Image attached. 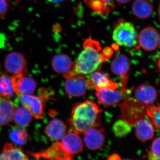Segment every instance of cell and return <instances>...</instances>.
Here are the masks:
<instances>
[{
	"label": "cell",
	"mask_w": 160,
	"mask_h": 160,
	"mask_svg": "<svg viewBox=\"0 0 160 160\" xmlns=\"http://www.w3.org/2000/svg\"><path fill=\"white\" fill-rule=\"evenodd\" d=\"M101 111L97 105L90 100L75 104L69 120L71 129L78 134H84L90 128L99 126Z\"/></svg>",
	"instance_id": "6da1fadb"
},
{
	"label": "cell",
	"mask_w": 160,
	"mask_h": 160,
	"mask_svg": "<svg viewBox=\"0 0 160 160\" xmlns=\"http://www.w3.org/2000/svg\"><path fill=\"white\" fill-rule=\"evenodd\" d=\"M100 49L101 47L98 42L93 40H87L84 44V49L74 62L72 75H86L99 69L107 59L102 53H100Z\"/></svg>",
	"instance_id": "7a4b0ae2"
},
{
	"label": "cell",
	"mask_w": 160,
	"mask_h": 160,
	"mask_svg": "<svg viewBox=\"0 0 160 160\" xmlns=\"http://www.w3.org/2000/svg\"><path fill=\"white\" fill-rule=\"evenodd\" d=\"M122 118L132 127L142 119L147 118V106L132 98H127L119 104Z\"/></svg>",
	"instance_id": "3957f363"
},
{
	"label": "cell",
	"mask_w": 160,
	"mask_h": 160,
	"mask_svg": "<svg viewBox=\"0 0 160 160\" xmlns=\"http://www.w3.org/2000/svg\"><path fill=\"white\" fill-rule=\"evenodd\" d=\"M112 38L120 46L132 48L138 42L137 32L132 23L121 22L116 26L112 33Z\"/></svg>",
	"instance_id": "277c9868"
},
{
	"label": "cell",
	"mask_w": 160,
	"mask_h": 160,
	"mask_svg": "<svg viewBox=\"0 0 160 160\" xmlns=\"http://www.w3.org/2000/svg\"><path fill=\"white\" fill-rule=\"evenodd\" d=\"M95 90L96 91V95L99 104L105 107L119 103L121 101L129 98L131 92L129 89L122 90L103 88H99Z\"/></svg>",
	"instance_id": "5b68a950"
},
{
	"label": "cell",
	"mask_w": 160,
	"mask_h": 160,
	"mask_svg": "<svg viewBox=\"0 0 160 160\" xmlns=\"http://www.w3.org/2000/svg\"><path fill=\"white\" fill-rule=\"evenodd\" d=\"M37 160H73L72 156L63 148L61 143L56 141L50 147L44 151L28 152Z\"/></svg>",
	"instance_id": "8992f818"
},
{
	"label": "cell",
	"mask_w": 160,
	"mask_h": 160,
	"mask_svg": "<svg viewBox=\"0 0 160 160\" xmlns=\"http://www.w3.org/2000/svg\"><path fill=\"white\" fill-rule=\"evenodd\" d=\"M130 68L129 59L125 55L118 54L112 60L111 64V69L114 74L120 78L121 89L126 90L128 80V73Z\"/></svg>",
	"instance_id": "52a82bcc"
},
{
	"label": "cell",
	"mask_w": 160,
	"mask_h": 160,
	"mask_svg": "<svg viewBox=\"0 0 160 160\" xmlns=\"http://www.w3.org/2000/svg\"><path fill=\"white\" fill-rule=\"evenodd\" d=\"M66 78L64 87L68 95L80 97L86 94L87 89L86 75L75 74Z\"/></svg>",
	"instance_id": "ba28073f"
},
{
	"label": "cell",
	"mask_w": 160,
	"mask_h": 160,
	"mask_svg": "<svg viewBox=\"0 0 160 160\" xmlns=\"http://www.w3.org/2000/svg\"><path fill=\"white\" fill-rule=\"evenodd\" d=\"M138 41L140 46L144 50L153 51L159 46L160 34L157 29L152 26H148L141 31Z\"/></svg>",
	"instance_id": "9c48e42d"
},
{
	"label": "cell",
	"mask_w": 160,
	"mask_h": 160,
	"mask_svg": "<svg viewBox=\"0 0 160 160\" xmlns=\"http://www.w3.org/2000/svg\"><path fill=\"white\" fill-rule=\"evenodd\" d=\"M18 96L20 102L28 110L32 116L38 119L42 118L44 107L42 98L32 95L20 94Z\"/></svg>",
	"instance_id": "30bf717a"
},
{
	"label": "cell",
	"mask_w": 160,
	"mask_h": 160,
	"mask_svg": "<svg viewBox=\"0 0 160 160\" xmlns=\"http://www.w3.org/2000/svg\"><path fill=\"white\" fill-rule=\"evenodd\" d=\"M12 89L17 94L32 95L36 88V83L33 79L24 77V74H13L11 78Z\"/></svg>",
	"instance_id": "8fae6325"
},
{
	"label": "cell",
	"mask_w": 160,
	"mask_h": 160,
	"mask_svg": "<svg viewBox=\"0 0 160 160\" xmlns=\"http://www.w3.org/2000/svg\"><path fill=\"white\" fill-rule=\"evenodd\" d=\"M27 61L24 56L19 52H13L7 55L5 66L7 71L13 74L27 72Z\"/></svg>",
	"instance_id": "7c38bea8"
},
{
	"label": "cell",
	"mask_w": 160,
	"mask_h": 160,
	"mask_svg": "<svg viewBox=\"0 0 160 160\" xmlns=\"http://www.w3.org/2000/svg\"><path fill=\"white\" fill-rule=\"evenodd\" d=\"M78 134L71 129L64 136L60 142L63 148L72 155L78 154L83 150L82 141Z\"/></svg>",
	"instance_id": "4fadbf2b"
},
{
	"label": "cell",
	"mask_w": 160,
	"mask_h": 160,
	"mask_svg": "<svg viewBox=\"0 0 160 160\" xmlns=\"http://www.w3.org/2000/svg\"><path fill=\"white\" fill-rule=\"evenodd\" d=\"M51 64L55 71L58 73L63 74L65 78L73 74L74 62L67 55H56L52 60Z\"/></svg>",
	"instance_id": "5bb4252c"
},
{
	"label": "cell",
	"mask_w": 160,
	"mask_h": 160,
	"mask_svg": "<svg viewBox=\"0 0 160 160\" xmlns=\"http://www.w3.org/2000/svg\"><path fill=\"white\" fill-rule=\"evenodd\" d=\"M104 132V129L92 127L84 132V141L88 149L95 150L102 147L105 141Z\"/></svg>",
	"instance_id": "9a60e30c"
},
{
	"label": "cell",
	"mask_w": 160,
	"mask_h": 160,
	"mask_svg": "<svg viewBox=\"0 0 160 160\" xmlns=\"http://www.w3.org/2000/svg\"><path fill=\"white\" fill-rule=\"evenodd\" d=\"M134 96L136 99L146 106H149L154 104L156 101L158 92L149 84H142L136 88Z\"/></svg>",
	"instance_id": "2e32d148"
},
{
	"label": "cell",
	"mask_w": 160,
	"mask_h": 160,
	"mask_svg": "<svg viewBox=\"0 0 160 160\" xmlns=\"http://www.w3.org/2000/svg\"><path fill=\"white\" fill-rule=\"evenodd\" d=\"M15 108L10 97L0 95V126L9 124Z\"/></svg>",
	"instance_id": "e0dca14e"
},
{
	"label": "cell",
	"mask_w": 160,
	"mask_h": 160,
	"mask_svg": "<svg viewBox=\"0 0 160 160\" xmlns=\"http://www.w3.org/2000/svg\"><path fill=\"white\" fill-rule=\"evenodd\" d=\"M86 86L89 89H95L103 88L116 89L118 86L117 83L111 81L106 75L98 71L94 72L90 78L86 81Z\"/></svg>",
	"instance_id": "ac0fdd59"
},
{
	"label": "cell",
	"mask_w": 160,
	"mask_h": 160,
	"mask_svg": "<svg viewBox=\"0 0 160 160\" xmlns=\"http://www.w3.org/2000/svg\"><path fill=\"white\" fill-rule=\"evenodd\" d=\"M135 126L136 136L142 142H145L153 137L154 127L148 117L140 120Z\"/></svg>",
	"instance_id": "d6986e66"
},
{
	"label": "cell",
	"mask_w": 160,
	"mask_h": 160,
	"mask_svg": "<svg viewBox=\"0 0 160 160\" xmlns=\"http://www.w3.org/2000/svg\"><path fill=\"white\" fill-rule=\"evenodd\" d=\"M66 126L64 123L58 119L51 120L45 129V134L51 139L59 141L66 134Z\"/></svg>",
	"instance_id": "ffe728a7"
},
{
	"label": "cell",
	"mask_w": 160,
	"mask_h": 160,
	"mask_svg": "<svg viewBox=\"0 0 160 160\" xmlns=\"http://www.w3.org/2000/svg\"><path fill=\"white\" fill-rule=\"evenodd\" d=\"M153 5L149 0H135L132 9L138 18L145 19L150 17L153 11Z\"/></svg>",
	"instance_id": "44dd1931"
},
{
	"label": "cell",
	"mask_w": 160,
	"mask_h": 160,
	"mask_svg": "<svg viewBox=\"0 0 160 160\" xmlns=\"http://www.w3.org/2000/svg\"><path fill=\"white\" fill-rule=\"evenodd\" d=\"M0 160H29L22 148L15 147L12 144H5L0 154Z\"/></svg>",
	"instance_id": "7402d4cb"
},
{
	"label": "cell",
	"mask_w": 160,
	"mask_h": 160,
	"mask_svg": "<svg viewBox=\"0 0 160 160\" xmlns=\"http://www.w3.org/2000/svg\"><path fill=\"white\" fill-rule=\"evenodd\" d=\"M12 120L18 126L25 128L29 126L31 123L32 116L25 107H18L15 109Z\"/></svg>",
	"instance_id": "603a6c76"
},
{
	"label": "cell",
	"mask_w": 160,
	"mask_h": 160,
	"mask_svg": "<svg viewBox=\"0 0 160 160\" xmlns=\"http://www.w3.org/2000/svg\"><path fill=\"white\" fill-rule=\"evenodd\" d=\"M132 126L125 120H119L115 122L112 130L115 136L118 138L125 137L130 133Z\"/></svg>",
	"instance_id": "cb8c5ba5"
},
{
	"label": "cell",
	"mask_w": 160,
	"mask_h": 160,
	"mask_svg": "<svg viewBox=\"0 0 160 160\" xmlns=\"http://www.w3.org/2000/svg\"><path fill=\"white\" fill-rule=\"evenodd\" d=\"M9 137L13 142L19 146L25 145L29 139V135L25 129L19 128L12 129Z\"/></svg>",
	"instance_id": "d4e9b609"
},
{
	"label": "cell",
	"mask_w": 160,
	"mask_h": 160,
	"mask_svg": "<svg viewBox=\"0 0 160 160\" xmlns=\"http://www.w3.org/2000/svg\"><path fill=\"white\" fill-rule=\"evenodd\" d=\"M147 116L149 121L154 127L158 130L160 129V105L153 104L147 106Z\"/></svg>",
	"instance_id": "484cf974"
},
{
	"label": "cell",
	"mask_w": 160,
	"mask_h": 160,
	"mask_svg": "<svg viewBox=\"0 0 160 160\" xmlns=\"http://www.w3.org/2000/svg\"><path fill=\"white\" fill-rule=\"evenodd\" d=\"M0 93L1 95L10 97L14 93L12 89L11 78L6 75L0 76Z\"/></svg>",
	"instance_id": "4316f807"
},
{
	"label": "cell",
	"mask_w": 160,
	"mask_h": 160,
	"mask_svg": "<svg viewBox=\"0 0 160 160\" xmlns=\"http://www.w3.org/2000/svg\"><path fill=\"white\" fill-rule=\"evenodd\" d=\"M8 9V5L6 0H0V19L6 16Z\"/></svg>",
	"instance_id": "83f0119b"
},
{
	"label": "cell",
	"mask_w": 160,
	"mask_h": 160,
	"mask_svg": "<svg viewBox=\"0 0 160 160\" xmlns=\"http://www.w3.org/2000/svg\"><path fill=\"white\" fill-rule=\"evenodd\" d=\"M151 152L154 154L160 156V138H156L153 141L151 147Z\"/></svg>",
	"instance_id": "f1b7e54d"
},
{
	"label": "cell",
	"mask_w": 160,
	"mask_h": 160,
	"mask_svg": "<svg viewBox=\"0 0 160 160\" xmlns=\"http://www.w3.org/2000/svg\"><path fill=\"white\" fill-rule=\"evenodd\" d=\"M148 153L149 160H160V156L154 154L150 151H148Z\"/></svg>",
	"instance_id": "f546056e"
},
{
	"label": "cell",
	"mask_w": 160,
	"mask_h": 160,
	"mask_svg": "<svg viewBox=\"0 0 160 160\" xmlns=\"http://www.w3.org/2000/svg\"><path fill=\"white\" fill-rule=\"evenodd\" d=\"M108 160H121V158L118 155L115 153L110 156L108 158Z\"/></svg>",
	"instance_id": "4dcf8cb0"
},
{
	"label": "cell",
	"mask_w": 160,
	"mask_h": 160,
	"mask_svg": "<svg viewBox=\"0 0 160 160\" xmlns=\"http://www.w3.org/2000/svg\"><path fill=\"white\" fill-rule=\"evenodd\" d=\"M107 4L112 9L114 7V1L113 0H104Z\"/></svg>",
	"instance_id": "1f68e13d"
},
{
	"label": "cell",
	"mask_w": 160,
	"mask_h": 160,
	"mask_svg": "<svg viewBox=\"0 0 160 160\" xmlns=\"http://www.w3.org/2000/svg\"><path fill=\"white\" fill-rule=\"evenodd\" d=\"M119 4H125L129 2L131 0H116Z\"/></svg>",
	"instance_id": "d6a6232c"
},
{
	"label": "cell",
	"mask_w": 160,
	"mask_h": 160,
	"mask_svg": "<svg viewBox=\"0 0 160 160\" xmlns=\"http://www.w3.org/2000/svg\"><path fill=\"white\" fill-rule=\"evenodd\" d=\"M49 1L52 3H59L62 2H64L66 0H49Z\"/></svg>",
	"instance_id": "836d02e7"
},
{
	"label": "cell",
	"mask_w": 160,
	"mask_h": 160,
	"mask_svg": "<svg viewBox=\"0 0 160 160\" xmlns=\"http://www.w3.org/2000/svg\"></svg>",
	"instance_id": "e575fe53"
},
{
	"label": "cell",
	"mask_w": 160,
	"mask_h": 160,
	"mask_svg": "<svg viewBox=\"0 0 160 160\" xmlns=\"http://www.w3.org/2000/svg\"></svg>",
	"instance_id": "d590c367"
}]
</instances>
